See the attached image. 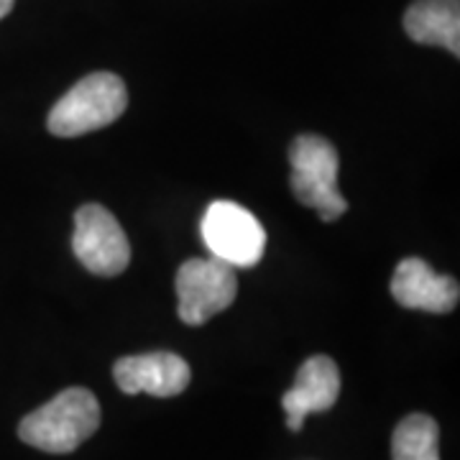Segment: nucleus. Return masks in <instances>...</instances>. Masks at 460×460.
I'll return each mask as SVG.
<instances>
[{"mask_svg":"<svg viewBox=\"0 0 460 460\" xmlns=\"http://www.w3.org/2000/svg\"><path fill=\"white\" fill-rule=\"evenodd\" d=\"M100 428V404L83 386H69L44 407L26 414L18 425V438L36 450L65 456L95 435Z\"/></svg>","mask_w":460,"mask_h":460,"instance_id":"1","label":"nucleus"},{"mask_svg":"<svg viewBox=\"0 0 460 460\" xmlns=\"http://www.w3.org/2000/svg\"><path fill=\"white\" fill-rule=\"evenodd\" d=\"M128 108L126 83L113 72H93L57 100L47 128L51 136L75 138L115 123Z\"/></svg>","mask_w":460,"mask_h":460,"instance_id":"2","label":"nucleus"},{"mask_svg":"<svg viewBox=\"0 0 460 460\" xmlns=\"http://www.w3.org/2000/svg\"><path fill=\"white\" fill-rule=\"evenodd\" d=\"M289 164H292L289 184L302 205L314 208L325 223L338 220L348 210V202L338 190L341 156L328 138L313 133L295 138L289 148Z\"/></svg>","mask_w":460,"mask_h":460,"instance_id":"3","label":"nucleus"},{"mask_svg":"<svg viewBox=\"0 0 460 460\" xmlns=\"http://www.w3.org/2000/svg\"><path fill=\"white\" fill-rule=\"evenodd\" d=\"M235 295V269L215 256L190 259L177 271V313L184 325H205L210 317L228 310Z\"/></svg>","mask_w":460,"mask_h":460,"instance_id":"4","label":"nucleus"},{"mask_svg":"<svg viewBox=\"0 0 460 460\" xmlns=\"http://www.w3.org/2000/svg\"><path fill=\"white\" fill-rule=\"evenodd\" d=\"M202 241L215 259L230 263L233 269L256 266L266 248V230L256 215L238 202L217 199L202 217Z\"/></svg>","mask_w":460,"mask_h":460,"instance_id":"5","label":"nucleus"},{"mask_svg":"<svg viewBox=\"0 0 460 460\" xmlns=\"http://www.w3.org/2000/svg\"><path fill=\"white\" fill-rule=\"evenodd\" d=\"M72 251L77 261L95 277H118L131 261L126 233L115 215L102 205H83L75 213Z\"/></svg>","mask_w":460,"mask_h":460,"instance_id":"6","label":"nucleus"},{"mask_svg":"<svg viewBox=\"0 0 460 460\" xmlns=\"http://www.w3.org/2000/svg\"><path fill=\"white\" fill-rule=\"evenodd\" d=\"M113 378L123 394H151L169 399L181 394L190 386V366L177 353L156 350L120 358L113 366Z\"/></svg>","mask_w":460,"mask_h":460,"instance_id":"7","label":"nucleus"},{"mask_svg":"<svg viewBox=\"0 0 460 460\" xmlns=\"http://www.w3.org/2000/svg\"><path fill=\"white\" fill-rule=\"evenodd\" d=\"M392 295L407 310H425L432 314H447L458 307L460 287L447 274L432 271L422 259H404L392 277Z\"/></svg>","mask_w":460,"mask_h":460,"instance_id":"8","label":"nucleus"},{"mask_svg":"<svg viewBox=\"0 0 460 460\" xmlns=\"http://www.w3.org/2000/svg\"><path fill=\"white\" fill-rule=\"evenodd\" d=\"M341 396V371L328 356H313L299 366L295 386L281 396V407L287 411V425L299 432L307 414L328 411Z\"/></svg>","mask_w":460,"mask_h":460,"instance_id":"9","label":"nucleus"},{"mask_svg":"<svg viewBox=\"0 0 460 460\" xmlns=\"http://www.w3.org/2000/svg\"><path fill=\"white\" fill-rule=\"evenodd\" d=\"M404 31L417 44L460 57V0H417L404 13Z\"/></svg>","mask_w":460,"mask_h":460,"instance_id":"10","label":"nucleus"},{"mask_svg":"<svg viewBox=\"0 0 460 460\" xmlns=\"http://www.w3.org/2000/svg\"><path fill=\"white\" fill-rule=\"evenodd\" d=\"M440 428L428 414H410L394 429V460H440Z\"/></svg>","mask_w":460,"mask_h":460,"instance_id":"11","label":"nucleus"},{"mask_svg":"<svg viewBox=\"0 0 460 460\" xmlns=\"http://www.w3.org/2000/svg\"><path fill=\"white\" fill-rule=\"evenodd\" d=\"M13 5H16V0H0V21L13 11Z\"/></svg>","mask_w":460,"mask_h":460,"instance_id":"12","label":"nucleus"}]
</instances>
